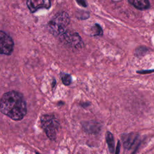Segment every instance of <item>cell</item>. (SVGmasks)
Here are the masks:
<instances>
[{"label": "cell", "mask_w": 154, "mask_h": 154, "mask_svg": "<svg viewBox=\"0 0 154 154\" xmlns=\"http://www.w3.org/2000/svg\"><path fill=\"white\" fill-rule=\"evenodd\" d=\"M91 35L94 36H102L103 35V29L98 23H95L91 28Z\"/></svg>", "instance_id": "8fae6325"}, {"label": "cell", "mask_w": 154, "mask_h": 154, "mask_svg": "<svg viewBox=\"0 0 154 154\" xmlns=\"http://www.w3.org/2000/svg\"><path fill=\"white\" fill-rule=\"evenodd\" d=\"M63 34L64 40L70 46L77 49H80L83 47L84 43L82 38L77 32H64Z\"/></svg>", "instance_id": "5b68a950"}, {"label": "cell", "mask_w": 154, "mask_h": 154, "mask_svg": "<svg viewBox=\"0 0 154 154\" xmlns=\"http://www.w3.org/2000/svg\"><path fill=\"white\" fill-rule=\"evenodd\" d=\"M0 110L14 120H22L27 111L22 94L16 91L5 93L0 100Z\"/></svg>", "instance_id": "6da1fadb"}, {"label": "cell", "mask_w": 154, "mask_h": 154, "mask_svg": "<svg viewBox=\"0 0 154 154\" xmlns=\"http://www.w3.org/2000/svg\"><path fill=\"white\" fill-rule=\"evenodd\" d=\"M120 142L119 141L117 143V148H116V154H119V150H120Z\"/></svg>", "instance_id": "e0dca14e"}, {"label": "cell", "mask_w": 154, "mask_h": 154, "mask_svg": "<svg viewBox=\"0 0 154 154\" xmlns=\"http://www.w3.org/2000/svg\"><path fill=\"white\" fill-rule=\"evenodd\" d=\"M14 48L12 38L5 32L0 31V54L10 55Z\"/></svg>", "instance_id": "277c9868"}, {"label": "cell", "mask_w": 154, "mask_h": 154, "mask_svg": "<svg viewBox=\"0 0 154 154\" xmlns=\"http://www.w3.org/2000/svg\"><path fill=\"white\" fill-rule=\"evenodd\" d=\"M78 4L82 7H87L88 6L87 0H76Z\"/></svg>", "instance_id": "9a60e30c"}, {"label": "cell", "mask_w": 154, "mask_h": 154, "mask_svg": "<svg viewBox=\"0 0 154 154\" xmlns=\"http://www.w3.org/2000/svg\"><path fill=\"white\" fill-rule=\"evenodd\" d=\"M128 2L135 8L140 10H147L150 6L149 0H128Z\"/></svg>", "instance_id": "9c48e42d"}, {"label": "cell", "mask_w": 154, "mask_h": 154, "mask_svg": "<svg viewBox=\"0 0 154 154\" xmlns=\"http://www.w3.org/2000/svg\"><path fill=\"white\" fill-rule=\"evenodd\" d=\"M61 78L63 84L65 85H69L72 82V76L70 74L61 73Z\"/></svg>", "instance_id": "4fadbf2b"}, {"label": "cell", "mask_w": 154, "mask_h": 154, "mask_svg": "<svg viewBox=\"0 0 154 154\" xmlns=\"http://www.w3.org/2000/svg\"><path fill=\"white\" fill-rule=\"evenodd\" d=\"M84 130L88 134H97L100 131V125L96 122H87L82 125Z\"/></svg>", "instance_id": "52a82bcc"}, {"label": "cell", "mask_w": 154, "mask_h": 154, "mask_svg": "<svg viewBox=\"0 0 154 154\" xmlns=\"http://www.w3.org/2000/svg\"><path fill=\"white\" fill-rule=\"evenodd\" d=\"M36 154H40L39 153H38V152H36Z\"/></svg>", "instance_id": "ac0fdd59"}, {"label": "cell", "mask_w": 154, "mask_h": 154, "mask_svg": "<svg viewBox=\"0 0 154 154\" xmlns=\"http://www.w3.org/2000/svg\"><path fill=\"white\" fill-rule=\"evenodd\" d=\"M138 135L134 133L124 134L122 136V141L124 147L126 149H129L135 142Z\"/></svg>", "instance_id": "ba28073f"}, {"label": "cell", "mask_w": 154, "mask_h": 154, "mask_svg": "<svg viewBox=\"0 0 154 154\" xmlns=\"http://www.w3.org/2000/svg\"><path fill=\"white\" fill-rule=\"evenodd\" d=\"M90 16V13L82 10H79L77 12V17L81 20H85Z\"/></svg>", "instance_id": "5bb4252c"}, {"label": "cell", "mask_w": 154, "mask_h": 154, "mask_svg": "<svg viewBox=\"0 0 154 154\" xmlns=\"http://www.w3.org/2000/svg\"><path fill=\"white\" fill-rule=\"evenodd\" d=\"M106 140L108 144V147L111 153H113L114 150V141L112 134L110 132H107L106 134Z\"/></svg>", "instance_id": "30bf717a"}, {"label": "cell", "mask_w": 154, "mask_h": 154, "mask_svg": "<svg viewBox=\"0 0 154 154\" xmlns=\"http://www.w3.org/2000/svg\"><path fill=\"white\" fill-rule=\"evenodd\" d=\"M152 72H154V69L153 70H142L137 71V73L139 74H146V73L149 74Z\"/></svg>", "instance_id": "2e32d148"}, {"label": "cell", "mask_w": 154, "mask_h": 154, "mask_svg": "<svg viewBox=\"0 0 154 154\" xmlns=\"http://www.w3.org/2000/svg\"><path fill=\"white\" fill-rule=\"evenodd\" d=\"M148 52V49L145 46H140L135 51V55L137 57H141L144 56Z\"/></svg>", "instance_id": "7c38bea8"}, {"label": "cell", "mask_w": 154, "mask_h": 154, "mask_svg": "<svg viewBox=\"0 0 154 154\" xmlns=\"http://www.w3.org/2000/svg\"><path fill=\"white\" fill-rule=\"evenodd\" d=\"M70 22L69 14L64 11L57 13L48 23V29L54 35L63 34Z\"/></svg>", "instance_id": "7a4b0ae2"}, {"label": "cell", "mask_w": 154, "mask_h": 154, "mask_svg": "<svg viewBox=\"0 0 154 154\" xmlns=\"http://www.w3.org/2000/svg\"><path fill=\"white\" fill-rule=\"evenodd\" d=\"M26 4L32 13L40 8L48 9L51 5L50 0H27Z\"/></svg>", "instance_id": "8992f818"}, {"label": "cell", "mask_w": 154, "mask_h": 154, "mask_svg": "<svg viewBox=\"0 0 154 154\" xmlns=\"http://www.w3.org/2000/svg\"><path fill=\"white\" fill-rule=\"evenodd\" d=\"M42 126L48 137L51 140H55L59 128L58 120L52 115H43L40 119Z\"/></svg>", "instance_id": "3957f363"}]
</instances>
